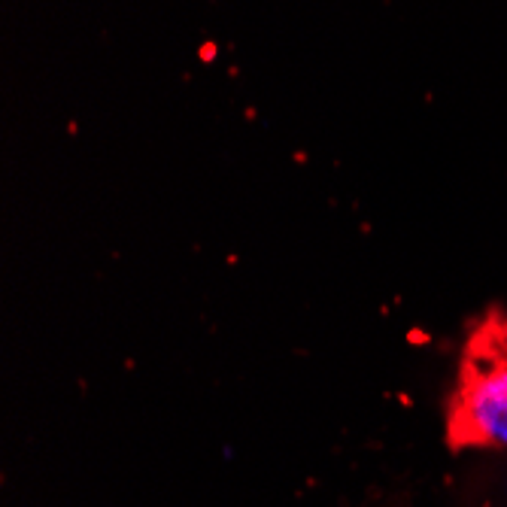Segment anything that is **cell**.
<instances>
[{"mask_svg":"<svg viewBox=\"0 0 507 507\" xmlns=\"http://www.w3.org/2000/svg\"><path fill=\"white\" fill-rule=\"evenodd\" d=\"M444 438L453 453L507 449V310L489 307L471 322L447 398Z\"/></svg>","mask_w":507,"mask_h":507,"instance_id":"6da1fadb","label":"cell"}]
</instances>
